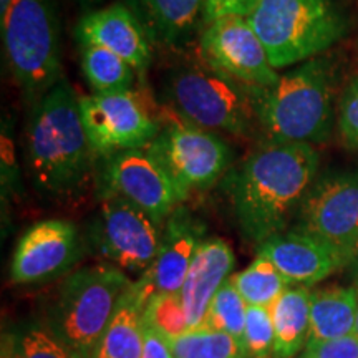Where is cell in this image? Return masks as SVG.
Masks as SVG:
<instances>
[{
	"label": "cell",
	"mask_w": 358,
	"mask_h": 358,
	"mask_svg": "<svg viewBox=\"0 0 358 358\" xmlns=\"http://www.w3.org/2000/svg\"><path fill=\"white\" fill-rule=\"evenodd\" d=\"M151 297L140 279L131 280L90 358H141L143 312Z\"/></svg>",
	"instance_id": "d6986e66"
},
{
	"label": "cell",
	"mask_w": 358,
	"mask_h": 358,
	"mask_svg": "<svg viewBox=\"0 0 358 358\" xmlns=\"http://www.w3.org/2000/svg\"><path fill=\"white\" fill-rule=\"evenodd\" d=\"M164 88L168 103L182 122L232 136L252 131L256 113L250 87L208 65L179 66L168 75Z\"/></svg>",
	"instance_id": "52a82bcc"
},
{
	"label": "cell",
	"mask_w": 358,
	"mask_h": 358,
	"mask_svg": "<svg viewBox=\"0 0 358 358\" xmlns=\"http://www.w3.org/2000/svg\"><path fill=\"white\" fill-rule=\"evenodd\" d=\"M257 256L274 264L290 284L306 287L319 284L338 268H345L332 248L299 227L268 237L257 245Z\"/></svg>",
	"instance_id": "e0dca14e"
},
{
	"label": "cell",
	"mask_w": 358,
	"mask_h": 358,
	"mask_svg": "<svg viewBox=\"0 0 358 358\" xmlns=\"http://www.w3.org/2000/svg\"><path fill=\"white\" fill-rule=\"evenodd\" d=\"M141 358H174L171 342L156 327L143 320V357Z\"/></svg>",
	"instance_id": "d6a6232c"
},
{
	"label": "cell",
	"mask_w": 358,
	"mask_h": 358,
	"mask_svg": "<svg viewBox=\"0 0 358 358\" xmlns=\"http://www.w3.org/2000/svg\"><path fill=\"white\" fill-rule=\"evenodd\" d=\"M12 358H80L62 343L50 330L30 327L15 338Z\"/></svg>",
	"instance_id": "f1b7e54d"
},
{
	"label": "cell",
	"mask_w": 358,
	"mask_h": 358,
	"mask_svg": "<svg viewBox=\"0 0 358 358\" xmlns=\"http://www.w3.org/2000/svg\"><path fill=\"white\" fill-rule=\"evenodd\" d=\"M206 227L185 206H179L164 222L156 259L140 280L155 294H176L181 290L199 244L206 239Z\"/></svg>",
	"instance_id": "2e32d148"
},
{
	"label": "cell",
	"mask_w": 358,
	"mask_h": 358,
	"mask_svg": "<svg viewBox=\"0 0 358 358\" xmlns=\"http://www.w3.org/2000/svg\"><path fill=\"white\" fill-rule=\"evenodd\" d=\"M337 64L320 55L280 75L272 87H250L256 122L268 141L320 145L335 124Z\"/></svg>",
	"instance_id": "3957f363"
},
{
	"label": "cell",
	"mask_w": 358,
	"mask_h": 358,
	"mask_svg": "<svg viewBox=\"0 0 358 358\" xmlns=\"http://www.w3.org/2000/svg\"><path fill=\"white\" fill-rule=\"evenodd\" d=\"M80 113L96 158L146 148L161 131L140 93H92L80 96Z\"/></svg>",
	"instance_id": "8fae6325"
},
{
	"label": "cell",
	"mask_w": 358,
	"mask_h": 358,
	"mask_svg": "<svg viewBox=\"0 0 358 358\" xmlns=\"http://www.w3.org/2000/svg\"><path fill=\"white\" fill-rule=\"evenodd\" d=\"M148 150L187 192L211 187L232 163L231 148L221 136L182 120L161 127Z\"/></svg>",
	"instance_id": "7c38bea8"
},
{
	"label": "cell",
	"mask_w": 358,
	"mask_h": 358,
	"mask_svg": "<svg viewBox=\"0 0 358 358\" xmlns=\"http://www.w3.org/2000/svg\"><path fill=\"white\" fill-rule=\"evenodd\" d=\"M232 267H234V252L226 241L211 237L199 244L185 284L179 290L185 303L189 330L203 325L214 295L231 277Z\"/></svg>",
	"instance_id": "ac0fdd59"
},
{
	"label": "cell",
	"mask_w": 358,
	"mask_h": 358,
	"mask_svg": "<svg viewBox=\"0 0 358 358\" xmlns=\"http://www.w3.org/2000/svg\"><path fill=\"white\" fill-rule=\"evenodd\" d=\"M143 320L151 324L166 335L169 340L179 337L189 330L181 294H155L143 312Z\"/></svg>",
	"instance_id": "4316f807"
},
{
	"label": "cell",
	"mask_w": 358,
	"mask_h": 358,
	"mask_svg": "<svg viewBox=\"0 0 358 358\" xmlns=\"http://www.w3.org/2000/svg\"><path fill=\"white\" fill-rule=\"evenodd\" d=\"M245 313H248V303L237 292L232 284L231 277L221 285L214 295L209 310L206 313L203 325L206 329L219 330L243 342L244 327H245Z\"/></svg>",
	"instance_id": "484cf974"
},
{
	"label": "cell",
	"mask_w": 358,
	"mask_h": 358,
	"mask_svg": "<svg viewBox=\"0 0 358 358\" xmlns=\"http://www.w3.org/2000/svg\"><path fill=\"white\" fill-rule=\"evenodd\" d=\"M232 284L248 306L271 308L277 299L290 287V282L280 274L271 261L257 256L244 271L231 275Z\"/></svg>",
	"instance_id": "cb8c5ba5"
},
{
	"label": "cell",
	"mask_w": 358,
	"mask_h": 358,
	"mask_svg": "<svg viewBox=\"0 0 358 358\" xmlns=\"http://www.w3.org/2000/svg\"><path fill=\"white\" fill-rule=\"evenodd\" d=\"M155 42L176 47L185 43L203 22L204 0H127Z\"/></svg>",
	"instance_id": "ffe728a7"
},
{
	"label": "cell",
	"mask_w": 358,
	"mask_h": 358,
	"mask_svg": "<svg viewBox=\"0 0 358 358\" xmlns=\"http://www.w3.org/2000/svg\"><path fill=\"white\" fill-rule=\"evenodd\" d=\"M337 123L343 143L358 151V75L348 80L338 100Z\"/></svg>",
	"instance_id": "f546056e"
},
{
	"label": "cell",
	"mask_w": 358,
	"mask_h": 358,
	"mask_svg": "<svg viewBox=\"0 0 358 358\" xmlns=\"http://www.w3.org/2000/svg\"><path fill=\"white\" fill-rule=\"evenodd\" d=\"M25 145L30 179L45 196L71 198L95 176L96 155L80 113V98L66 80L35 101Z\"/></svg>",
	"instance_id": "7a4b0ae2"
},
{
	"label": "cell",
	"mask_w": 358,
	"mask_h": 358,
	"mask_svg": "<svg viewBox=\"0 0 358 358\" xmlns=\"http://www.w3.org/2000/svg\"><path fill=\"white\" fill-rule=\"evenodd\" d=\"M164 224L120 196L101 199L88 241L98 256L128 272H146L156 259Z\"/></svg>",
	"instance_id": "9c48e42d"
},
{
	"label": "cell",
	"mask_w": 358,
	"mask_h": 358,
	"mask_svg": "<svg viewBox=\"0 0 358 358\" xmlns=\"http://www.w3.org/2000/svg\"><path fill=\"white\" fill-rule=\"evenodd\" d=\"M95 181L100 199L120 196L164 224L189 192L146 148L96 158Z\"/></svg>",
	"instance_id": "ba28073f"
},
{
	"label": "cell",
	"mask_w": 358,
	"mask_h": 358,
	"mask_svg": "<svg viewBox=\"0 0 358 358\" xmlns=\"http://www.w3.org/2000/svg\"><path fill=\"white\" fill-rule=\"evenodd\" d=\"M358 310V290L352 287L317 289L310 292V332L312 340H334L352 335Z\"/></svg>",
	"instance_id": "44dd1931"
},
{
	"label": "cell",
	"mask_w": 358,
	"mask_h": 358,
	"mask_svg": "<svg viewBox=\"0 0 358 358\" xmlns=\"http://www.w3.org/2000/svg\"><path fill=\"white\" fill-rule=\"evenodd\" d=\"M243 345L248 358H272L275 347L271 308L248 306Z\"/></svg>",
	"instance_id": "83f0119b"
},
{
	"label": "cell",
	"mask_w": 358,
	"mask_h": 358,
	"mask_svg": "<svg viewBox=\"0 0 358 358\" xmlns=\"http://www.w3.org/2000/svg\"><path fill=\"white\" fill-rule=\"evenodd\" d=\"M12 3H13V0H0V22L6 19L8 8L12 7Z\"/></svg>",
	"instance_id": "e575fe53"
},
{
	"label": "cell",
	"mask_w": 358,
	"mask_h": 358,
	"mask_svg": "<svg viewBox=\"0 0 358 358\" xmlns=\"http://www.w3.org/2000/svg\"><path fill=\"white\" fill-rule=\"evenodd\" d=\"M169 342L174 358H248L243 342L206 327L187 330Z\"/></svg>",
	"instance_id": "d4e9b609"
},
{
	"label": "cell",
	"mask_w": 358,
	"mask_h": 358,
	"mask_svg": "<svg viewBox=\"0 0 358 358\" xmlns=\"http://www.w3.org/2000/svg\"><path fill=\"white\" fill-rule=\"evenodd\" d=\"M83 241L78 227L65 219H47L34 224L13 250L10 279L15 284L50 280L80 261Z\"/></svg>",
	"instance_id": "5bb4252c"
},
{
	"label": "cell",
	"mask_w": 358,
	"mask_h": 358,
	"mask_svg": "<svg viewBox=\"0 0 358 358\" xmlns=\"http://www.w3.org/2000/svg\"><path fill=\"white\" fill-rule=\"evenodd\" d=\"M299 229L332 248L348 267L358 250V171L315 178L297 211Z\"/></svg>",
	"instance_id": "30bf717a"
},
{
	"label": "cell",
	"mask_w": 358,
	"mask_h": 358,
	"mask_svg": "<svg viewBox=\"0 0 358 358\" xmlns=\"http://www.w3.org/2000/svg\"><path fill=\"white\" fill-rule=\"evenodd\" d=\"M357 290H358V287H357ZM353 334L358 337V310H357V322H355V330H353Z\"/></svg>",
	"instance_id": "d590c367"
},
{
	"label": "cell",
	"mask_w": 358,
	"mask_h": 358,
	"mask_svg": "<svg viewBox=\"0 0 358 358\" xmlns=\"http://www.w3.org/2000/svg\"><path fill=\"white\" fill-rule=\"evenodd\" d=\"M75 37L80 45H96L116 53L140 75H145L151 64L150 35L124 3L88 12L80 19Z\"/></svg>",
	"instance_id": "9a60e30c"
},
{
	"label": "cell",
	"mask_w": 358,
	"mask_h": 358,
	"mask_svg": "<svg viewBox=\"0 0 358 358\" xmlns=\"http://www.w3.org/2000/svg\"><path fill=\"white\" fill-rule=\"evenodd\" d=\"M129 284L124 271L110 264L75 271L62 284L48 330L80 358H90Z\"/></svg>",
	"instance_id": "8992f818"
},
{
	"label": "cell",
	"mask_w": 358,
	"mask_h": 358,
	"mask_svg": "<svg viewBox=\"0 0 358 358\" xmlns=\"http://www.w3.org/2000/svg\"><path fill=\"white\" fill-rule=\"evenodd\" d=\"M82 71L93 93L128 92L136 70L116 53L96 45H80Z\"/></svg>",
	"instance_id": "603a6c76"
},
{
	"label": "cell",
	"mask_w": 358,
	"mask_h": 358,
	"mask_svg": "<svg viewBox=\"0 0 358 358\" xmlns=\"http://www.w3.org/2000/svg\"><path fill=\"white\" fill-rule=\"evenodd\" d=\"M199 53L209 69L245 87L267 88L280 78L248 17L231 15L206 24Z\"/></svg>",
	"instance_id": "4fadbf2b"
},
{
	"label": "cell",
	"mask_w": 358,
	"mask_h": 358,
	"mask_svg": "<svg viewBox=\"0 0 358 358\" xmlns=\"http://www.w3.org/2000/svg\"><path fill=\"white\" fill-rule=\"evenodd\" d=\"M303 358H358V337L355 334L334 340L307 342Z\"/></svg>",
	"instance_id": "4dcf8cb0"
},
{
	"label": "cell",
	"mask_w": 358,
	"mask_h": 358,
	"mask_svg": "<svg viewBox=\"0 0 358 358\" xmlns=\"http://www.w3.org/2000/svg\"><path fill=\"white\" fill-rule=\"evenodd\" d=\"M320 156L306 143L268 141L227 176L232 213L245 241L262 244L285 231L315 181Z\"/></svg>",
	"instance_id": "6da1fadb"
},
{
	"label": "cell",
	"mask_w": 358,
	"mask_h": 358,
	"mask_svg": "<svg viewBox=\"0 0 358 358\" xmlns=\"http://www.w3.org/2000/svg\"><path fill=\"white\" fill-rule=\"evenodd\" d=\"M347 268H348V272H350L353 285H355V287H358V250H357L355 257H353V261L350 262V266H348Z\"/></svg>",
	"instance_id": "836d02e7"
},
{
	"label": "cell",
	"mask_w": 358,
	"mask_h": 358,
	"mask_svg": "<svg viewBox=\"0 0 358 358\" xmlns=\"http://www.w3.org/2000/svg\"><path fill=\"white\" fill-rule=\"evenodd\" d=\"M259 0H204L203 7V24L222 19V17L239 15L249 17Z\"/></svg>",
	"instance_id": "1f68e13d"
},
{
	"label": "cell",
	"mask_w": 358,
	"mask_h": 358,
	"mask_svg": "<svg viewBox=\"0 0 358 358\" xmlns=\"http://www.w3.org/2000/svg\"><path fill=\"white\" fill-rule=\"evenodd\" d=\"M274 322V358H294L308 342L310 290L306 285L289 287L271 307Z\"/></svg>",
	"instance_id": "7402d4cb"
},
{
	"label": "cell",
	"mask_w": 358,
	"mask_h": 358,
	"mask_svg": "<svg viewBox=\"0 0 358 358\" xmlns=\"http://www.w3.org/2000/svg\"><path fill=\"white\" fill-rule=\"evenodd\" d=\"M8 70L29 100L62 82L60 24L53 0H13L0 22Z\"/></svg>",
	"instance_id": "5b68a950"
},
{
	"label": "cell",
	"mask_w": 358,
	"mask_h": 358,
	"mask_svg": "<svg viewBox=\"0 0 358 358\" xmlns=\"http://www.w3.org/2000/svg\"><path fill=\"white\" fill-rule=\"evenodd\" d=\"M248 20L275 70L324 55L348 32L338 0H259Z\"/></svg>",
	"instance_id": "277c9868"
},
{
	"label": "cell",
	"mask_w": 358,
	"mask_h": 358,
	"mask_svg": "<svg viewBox=\"0 0 358 358\" xmlns=\"http://www.w3.org/2000/svg\"><path fill=\"white\" fill-rule=\"evenodd\" d=\"M78 2H82V3H93V2H96V0H78Z\"/></svg>",
	"instance_id": "8d00e7d4"
}]
</instances>
